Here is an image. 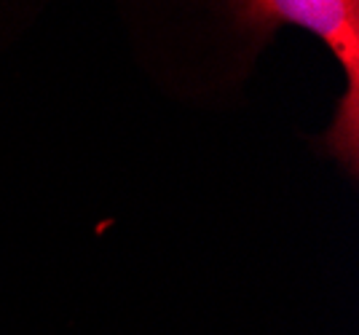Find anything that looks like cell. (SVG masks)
I'll use <instances>...</instances> for the list:
<instances>
[{"label": "cell", "instance_id": "1", "mask_svg": "<svg viewBox=\"0 0 359 335\" xmlns=\"http://www.w3.org/2000/svg\"><path fill=\"white\" fill-rule=\"evenodd\" d=\"M255 19L295 22L327 43L348 78L338 118L330 132V148L348 169L359 158V0H244Z\"/></svg>", "mask_w": 359, "mask_h": 335}]
</instances>
